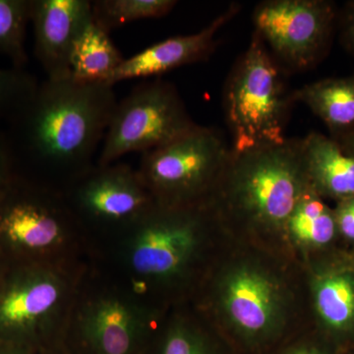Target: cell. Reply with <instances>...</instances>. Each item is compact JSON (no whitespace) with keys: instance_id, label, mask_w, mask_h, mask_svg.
Instances as JSON below:
<instances>
[{"instance_id":"obj_1","label":"cell","mask_w":354,"mask_h":354,"mask_svg":"<svg viewBox=\"0 0 354 354\" xmlns=\"http://www.w3.org/2000/svg\"><path fill=\"white\" fill-rule=\"evenodd\" d=\"M118 99L113 86L46 79L7 122L15 174L64 193L94 167Z\"/></svg>"},{"instance_id":"obj_2","label":"cell","mask_w":354,"mask_h":354,"mask_svg":"<svg viewBox=\"0 0 354 354\" xmlns=\"http://www.w3.org/2000/svg\"><path fill=\"white\" fill-rule=\"evenodd\" d=\"M85 274L77 262L0 267V341L39 353L59 346Z\"/></svg>"},{"instance_id":"obj_3","label":"cell","mask_w":354,"mask_h":354,"mask_svg":"<svg viewBox=\"0 0 354 354\" xmlns=\"http://www.w3.org/2000/svg\"><path fill=\"white\" fill-rule=\"evenodd\" d=\"M84 232L58 191L15 174L0 193V267L75 263Z\"/></svg>"},{"instance_id":"obj_4","label":"cell","mask_w":354,"mask_h":354,"mask_svg":"<svg viewBox=\"0 0 354 354\" xmlns=\"http://www.w3.org/2000/svg\"><path fill=\"white\" fill-rule=\"evenodd\" d=\"M232 213L258 227L285 228L310 184L301 139H288L241 153L232 151L218 185Z\"/></svg>"},{"instance_id":"obj_5","label":"cell","mask_w":354,"mask_h":354,"mask_svg":"<svg viewBox=\"0 0 354 354\" xmlns=\"http://www.w3.org/2000/svg\"><path fill=\"white\" fill-rule=\"evenodd\" d=\"M293 102V93L288 92L283 80V69L253 32L248 48L228 75L223 92L232 152L285 141Z\"/></svg>"},{"instance_id":"obj_6","label":"cell","mask_w":354,"mask_h":354,"mask_svg":"<svg viewBox=\"0 0 354 354\" xmlns=\"http://www.w3.org/2000/svg\"><path fill=\"white\" fill-rule=\"evenodd\" d=\"M202 204L155 207L121 235L120 257L130 290L140 297L153 285L187 276L204 239Z\"/></svg>"},{"instance_id":"obj_7","label":"cell","mask_w":354,"mask_h":354,"mask_svg":"<svg viewBox=\"0 0 354 354\" xmlns=\"http://www.w3.org/2000/svg\"><path fill=\"white\" fill-rule=\"evenodd\" d=\"M158 328L152 307L127 285H87L85 274L58 346L65 354H143Z\"/></svg>"},{"instance_id":"obj_8","label":"cell","mask_w":354,"mask_h":354,"mask_svg":"<svg viewBox=\"0 0 354 354\" xmlns=\"http://www.w3.org/2000/svg\"><path fill=\"white\" fill-rule=\"evenodd\" d=\"M232 155L220 131L196 125L169 143L143 153L138 171L160 206L201 204L218 185Z\"/></svg>"},{"instance_id":"obj_9","label":"cell","mask_w":354,"mask_h":354,"mask_svg":"<svg viewBox=\"0 0 354 354\" xmlns=\"http://www.w3.org/2000/svg\"><path fill=\"white\" fill-rule=\"evenodd\" d=\"M196 125L174 84L162 79L140 84L116 102L97 165L114 164L130 153L150 152Z\"/></svg>"},{"instance_id":"obj_10","label":"cell","mask_w":354,"mask_h":354,"mask_svg":"<svg viewBox=\"0 0 354 354\" xmlns=\"http://www.w3.org/2000/svg\"><path fill=\"white\" fill-rule=\"evenodd\" d=\"M339 13L325 0H266L254 9V32L283 70L304 71L325 57Z\"/></svg>"},{"instance_id":"obj_11","label":"cell","mask_w":354,"mask_h":354,"mask_svg":"<svg viewBox=\"0 0 354 354\" xmlns=\"http://www.w3.org/2000/svg\"><path fill=\"white\" fill-rule=\"evenodd\" d=\"M62 194L84 230H106L120 236L157 205L138 171L118 162L95 164Z\"/></svg>"},{"instance_id":"obj_12","label":"cell","mask_w":354,"mask_h":354,"mask_svg":"<svg viewBox=\"0 0 354 354\" xmlns=\"http://www.w3.org/2000/svg\"><path fill=\"white\" fill-rule=\"evenodd\" d=\"M230 325L247 339H264L276 333L283 319L285 300L276 279L252 265L232 268L218 290Z\"/></svg>"},{"instance_id":"obj_13","label":"cell","mask_w":354,"mask_h":354,"mask_svg":"<svg viewBox=\"0 0 354 354\" xmlns=\"http://www.w3.org/2000/svg\"><path fill=\"white\" fill-rule=\"evenodd\" d=\"M91 22L88 0H31L34 53L46 79L70 78L72 50Z\"/></svg>"},{"instance_id":"obj_14","label":"cell","mask_w":354,"mask_h":354,"mask_svg":"<svg viewBox=\"0 0 354 354\" xmlns=\"http://www.w3.org/2000/svg\"><path fill=\"white\" fill-rule=\"evenodd\" d=\"M239 11V4H232L201 31L172 37L124 58L106 84L114 86L131 79L164 75L179 67L207 59L218 44L216 35Z\"/></svg>"},{"instance_id":"obj_15","label":"cell","mask_w":354,"mask_h":354,"mask_svg":"<svg viewBox=\"0 0 354 354\" xmlns=\"http://www.w3.org/2000/svg\"><path fill=\"white\" fill-rule=\"evenodd\" d=\"M305 174L318 194L346 200L354 197V156L337 140L318 132L301 139Z\"/></svg>"},{"instance_id":"obj_16","label":"cell","mask_w":354,"mask_h":354,"mask_svg":"<svg viewBox=\"0 0 354 354\" xmlns=\"http://www.w3.org/2000/svg\"><path fill=\"white\" fill-rule=\"evenodd\" d=\"M293 100L308 106L332 137L354 128V73L307 84L293 92Z\"/></svg>"},{"instance_id":"obj_17","label":"cell","mask_w":354,"mask_h":354,"mask_svg":"<svg viewBox=\"0 0 354 354\" xmlns=\"http://www.w3.org/2000/svg\"><path fill=\"white\" fill-rule=\"evenodd\" d=\"M123 60L109 32L92 20L72 50L70 78L83 83H108Z\"/></svg>"},{"instance_id":"obj_18","label":"cell","mask_w":354,"mask_h":354,"mask_svg":"<svg viewBox=\"0 0 354 354\" xmlns=\"http://www.w3.org/2000/svg\"><path fill=\"white\" fill-rule=\"evenodd\" d=\"M335 227V215L311 186L300 198L285 227L295 241L314 246L332 241Z\"/></svg>"},{"instance_id":"obj_19","label":"cell","mask_w":354,"mask_h":354,"mask_svg":"<svg viewBox=\"0 0 354 354\" xmlns=\"http://www.w3.org/2000/svg\"><path fill=\"white\" fill-rule=\"evenodd\" d=\"M317 312L330 328L344 330L354 324V279L348 274H326L314 286Z\"/></svg>"},{"instance_id":"obj_20","label":"cell","mask_w":354,"mask_h":354,"mask_svg":"<svg viewBox=\"0 0 354 354\" xmlns=\"http://www.w3.org/2000/svg\"><path fill=\"white\" fill-rule=\"evenodd\" d=\"M176 3L174 0H95L92 1V20L111 32L135 21L164 17Z\"/></svg>"},{"instance_id":"obj_21","label":"cell","mask_w":354,"mask_h":354,"mask_svg":"<svg viewBox=\"0 0 354 354\" xmlns=\"http://www.w3.org/2000/svg\"><path fill=\"white\" fill-rule=\"evenodd\" d=\"M31 19V0H0V55L16 68L29 62L26 50L27 27Z\"/></svg>"},{"instance_id":"obj_22","label":"cell","mask_w":354,"mask_h":354,"mask_svg":"<svg viewBox=\"0 0 354 354\" xmlns=\"http://www.w3.org/2000/svg\"><path fill=\"white\" fill-rule=\"evenodd\" d=\"M143 354L218 353L199 328L183 319H176L160 334L156 330Z\"/></svg>"},{"instance_id":"obj_23","label":"cell","mask_w":354,"mask_h":354,"mask_svg":"<svg viewBox=\"0 0 354 354\" xmlns=\"http://www.w3.org/2000/svg\"><path fill=\"white\" fill-rule=\"evenodd\" d=\"M39 82L23 68L0 67V120L8 122L31 100Z\"/></svg>"},{"instance_id":"obj_24","label":"cell","mask_w":354,"mask_h":354,"mask_svg":"<svg viewBox=\"0 0 354 354\" xmlns=\"http://www.w3.org/2000/svg\"><path fill=\"white\" fill-rule=\"evenodd\" d=\"M15 174L12 153L6 132L0 131V193Z\"/></svg>"},{"instance_id":"obj_25","label":"cell","mask_w":354,"mask_h":354,"mask_svg":"<svg viewBox=\"0 0 354 354\" xmlns=\"http://www.w3.org/2000/svg\"><path fill=\"white\" fill-rule=\"evenodd\" d=\"M335 218L342 234L354 241V197L342 200Z\"/></svg>"},{"instance_id":"obj_26","label":"cell","mask_w":354,"mask_h":354,"mask_svg":"<svg viewBox=\"0 0 354 354\" xmlns=\"http://www.w3.org/2000/svg\"><path fill=\"white\" fill-rule=\"evenodd\" d=\"M339 27L342 44L354 55V1L348 2L344 6L339 16Z\"/></svg>"},{"instance_id":"obj_27","label":"cell","mask_w":354,"mask_h":354,"mask_svg":"<svg viewBox=\"0 0 354 354\" xmlns=\"http://www.w3.org/2000/svg\"><path fill=\"white\" fill-rule=\"evenodd\" d=\"M0 354H41V353L27 346L0 341Z\"/></svg>"},{"instance_id":"obj_28","label":"cell","mask_w":354,"mask_h":354,"mask_svg":"<svg viewBox=\"0 0 354 354\" xmlns=\"http://www.w3.org/2000/svg\"><path fill=\"white\" fill-rule=\"evenodd\" d=\"M333 138L337 140L339 145H341L346 152L354 156V128L348 130V131L342 133V134L337 135V136L333 137Z\"/></svg>"},{"instance_id":"obj_29","label":"cell","mask_w":354,"mask_h":354,"mask_svg":"<svg viewBox=\"0 0 354 354\" xmlns=\"http://www.w3.org/2000/svg\"><path fill=\"white\" fill-rule=\"evenodd\" d=\"M286 354H323L321 351H319L318 349L313 348H307V346H304V348H297L295 349H292V351H290Z\"/></svg>"},{"instance_id":"obj_30","label":"cell","mask_w":354,"mask_h":354,"mask_svg":"<svg viewBox=\"0 0 354 354\" xmlns=\"http://www.w3.org/2000/svg\"><path fill=\"white\" fill-rule=\"evenodd\" d=\"M41 354H65L64 351H62L59 346H57V348H53L51 349H48V351H44Z\"/></svg>"}]
</instances>
